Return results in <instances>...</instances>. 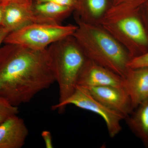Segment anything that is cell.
I'll return each instance as SVG.
<instances>
[{
	"instance_id": "17",
	"label": "cell",
	"mask_w": 148,
	"mask_h": 148,
	"mask_svg": "<svg viewBox=\"0 0 148 148\" xmlns=\"http://www.w3.org/2000/svg\"><path fill=\"white\" fill-rule=\"evenodd\" d=\"M34 2L38 3L47 2L55 3L73 9L74 11H76L79 6V0H34Z\"/></svg>"
},
{
	"instance_id": "6",
	"label": "cell",
	"mask_w": 148,
	"mask_h": 148,
	"mask_svg": "<svg viewBox=\"0 0 148 148\" xmlns=\"http://www.w3.org/2000/svg\"><path fill=\"white\" fill-rule=\"evenodd\" d=\"M73 105L83 110L92 112L103 118L106 123L108 132L112 138L121 131V122L125 119L120 114L109 108L94 98L87 88L77 85L73 93L69 98L51 107L53 110L63 112L66 106Z\"/></svg>"
},
{
	"instance_id": "11",
	"label": "cell",
	"mask_w": 148,
	"mask_h": 148,
	"mask_svg": "<svg viewBox=\"0 0 148 148\" xmlns=\"http://www.w3.org/2000/svg\"><path fill=\"white\" fill-rule=\"evenodd\" d=\"M124 79L134 110L148 98V68L129 69Z\"/></svg>"
},
{
	"instance_id": "22",
	"label": "cell",
	"mask_w": 148,
	"mask_h": 148,
	"mask_svg": "<svg viewBox=\"0 0 148 148\" xmlns=\"http://www.w3.org/2000/svg\"><path fill=\"white\" fill-rule=\"evenodd\" d=\"M133 0H117L115 3H114L113 5L117 4L120 3L124 2L129 1H132Z\"/></svg>"
},
{
	"instance_id": "2",
	"label": "cell",
	"mask_w": 148,
	"mask_h": 148,
	"mask_svg": "<svg viewBox=\"0 0 148 148\" xmlns=\"http://www.w3.org/2000/svg\"><path fill=\"white\" fill-rule=\"evenodd\" d=\"M77 28L73 36L87 59L124 78L131 57L112 36L96 23L83 21L75 13Z\"/></svg>"
},
{
	"instance_id": "10",
	"label": "cell",
	"mask_w": 148,
	"mask_h": 148,
	"mask_svg": "<svg viewBox=\"0 0 148 148\" xmlns=\"http://www.w3.org/2000/svg\"><path fill=\"white\" fill-rule=\"evenodd\" d=\"M29 134L24 120L12 116L0 124V148H21Z\"/></svg>"
},
{
	"instance_id": "3",
	"label": "cell",
	"mask_w": 148,
	"mask_h": 148,
	"mask_svg": "<svg viewBox=\"0 0 148 148\" xmlns=\"http://www.w3.org/2000/svg\"><path fill=\"white\" fill-rule=\"evenodd\" d=\"M138 1L113 5L96 23L117 40L132 58L148 51V34L138 16Z\"/></svg>"
},
{
	"instance_id": "1",
	"label": "cell",
	"mask_w": 148,
	"mask_h": 148,
	"mask_svg": "<svg viewBox=\"0 0 148 148\" xmlns=\"http://www.w3.org/2000/svg\"><path fill=\"white\" fill-rule=\"evenodd\" d=\"M55 82L48 48L5 44L0 48V97L12 105L29 103Z\"/></svg>"
},
{
	"instance_id": "18",
	"label": "cell",
	"mask_w": 148,
	"mask_h": 148,
	"mask_svg": "<svg viewBox=\"0 0 148 148\" xmlns=\"http://www.w3.org/2000/svg\"><path fill=\"white\" fill-rule=\"evenodd\" d=\"M34 0H0V4L5 5L9 3H14L27 8H32Z\"/></svg>"
},
{
	"instance_id": "20",
	"label": "cell",
	"mask_w": 148,
	"mask_h": 148,
	"mask_svg": "<svg viewBox=\"0 0 148 148\" xmlns=\"http://www.w3.org/2000/svg\"><path fill=\"white\" fill-rule=\"evenodd\" d=\"M10 32L2 26H0V48L2 43L4 42V41L9 34Z\"/></svg>"
},
{
	"instance_id": "14",
	"label": "cell",
	"mask_w": 148,
	"mask_h": 148,
	"mask_svg": "<svg viewBox=\"0 0 148 148\" xmlns=\"http://www.w3.org/2000/svg\"><path fill=\"white\" fill-rule=\"evenodd\" d=\"M109 7L107 0H84L83 3L79 1V6L75 13L83 21L97 23Z\"/></svg>"
},
{
	"instance_id": "4",
	"label": "cell",
	"mask_w": 148,
	"mask_h": 148,
	"mask_svg": "<svg viewBox=\"0 0 148 148\" xmlns=\"http://www.w3.org/2000/svg\"><path fill=\"white\" fill-rule=\"evenodd\" d=\"M61 103L73 93L78 78L87 58L73 35L48 47Z\"/></svg>"
},
{
	"instance_id": "16",
	"label": "cell",
	"mask_w": 148,
	"mask_h": 148,
	"mask_svg": "<svg viewBox=\"0 0 148 148\" xmlns=\"http://www.w3.org/2000/svg\"><path fill=\"white\" fill-rule=\"evenodd\" d=\"M129 69L148 68V51L136 57L131 58L128 64Z\"/></svg>"
},
{
	"instance_id": "15",
	"label": "cell",
	"mask_w": 148,
	"mask_h": 148,
	"mask_svg": "<svg viewBox=\"0 0 148 148\" xmlns=\"http://www.w3.org/2000/svg\"><path fill=\"white\" fill-rule=\"evenodd\" d=\"M19 112L18 107L14 106L4 98L0 97V124Z\"/></svg>"
},
{
	"instance_id": "21",
	"label": "cell",
	"mask_w": 148,
	"mask_h": 148,
	"mask_svg": "<svg viewBox=\"0 0 148 148\" xmlns=\"http://www.w3.org/2000/svg\"><path fill=\"white\" fill-rule=\"evenodd\" d=\"M4 5H5L0 4V26H2V24Z\"/></svg>"
},
{
	"instance_id": "7",
	"label": "cell",
	"mask_w": 148,
	"mask_h": 148,
	"mask_svg": "<svg viewBox=\"0 0 148 148\" xmlns=\"http://www.w3.org/2000/svg\"><path fill=\"white\" fill-rule=\"evenodd\" d=\"M77 85L85 88L113 86L124 88V79L114 72L87 59L81 71Z\"/></svg>"
},
{
	"instance_id": "9",
	"label": "cell",
	"mask_w": 148,
	"mask_h": 148,
	"mask_svg": "<svg viewBox=\"0 0 148 148\" xmlns=\"http://www.w3.org/2000/svg\"><path fill=\"white\" fill-rule=\"evenodd\" d=\"M34 23H48L35 13L32 8L9 3L5 5L2 26L10 33Z\"/></svg>"
},
{
	"instance_id": "8",
	"label": "cell",
	"mask_w": 148,
	"mask_h": 148,
	"mask_svg": "<svg viewBox=\"0 0 148 148\" xmlns=\"http://www.w3.org/2000/svg\"><path fill=\"white\" fill-rule=\"evenodd\" d=\"M87 89L97 100L120 114L125 119L134 110L129 94L124 88L105 86Z\"/></svg>"
},
{
	"instance_id": "13",
	"label": "cell",
	"mask_w": 148,
	"mask_h": 148,
	"mask_svg": "<svg viewBox=\"0 0 148 148\" xmlns=\"http://www.w3.org/2000/svg\"><path fill=\"white\" fill-rule=\"evenodd\" d=\"M134 110L125 119L132 132L148 146V98Z\"/></svg>"
},
{
	"instance_id": "5",
	"label": "cell",
	"mask_w": 148,
	"mask_h": 148,
	"mask_svg": "<svg viewBox=\"0 0 148 148\" xmlns=\"http://www.w3.org/2000/svg\"><path fill=\"white\" fill-rule=\"evenodd\" d=\"M77 28L76 25L34 23L9 33L3 43L43 50L53 43L72 36Z\"/></svg>"
},
{
	"instance_id": "19",
	"label": "cell",
	"mask_w": 148,
	"mask_h": 148,
	"mask_svg": "<svg viewBox=\"0 0 148 148\" xmlns=\"http://www.w3.org/2000/svg\"><path fill=\"white\" fill-rule=\"evenodd\" d=\"M41 137L44 141L46 148H53L52 135L50 131L47 130H43L42 132Z\"/></svg>"
},
{
	"instance_id": "12",
	"label": "cell",
	"mask_w": 148,
	"mask_h": 148,
	"mask_svg": "<svg viewBox=\"0 0 148 148\" xmlns=\"http://www.w3.org/2000/svg\"><path fill=\"white\" fill-rule=\"evenodd\" d=\"M32 8L38 16L50 24H61L74 11L73 9L69 7L50 2H34Z\"/></svg>"
},
{
	"instance_id": "23",
	"label": "cell",
	"mask_w": 148,
	"mask_h": 148,
	"mask_svg": "<svg viewBox=\"0 0 148 148\" xmlns=\"http://www.w3.org/2000/svg\"></svg>"
}]
</instances>
